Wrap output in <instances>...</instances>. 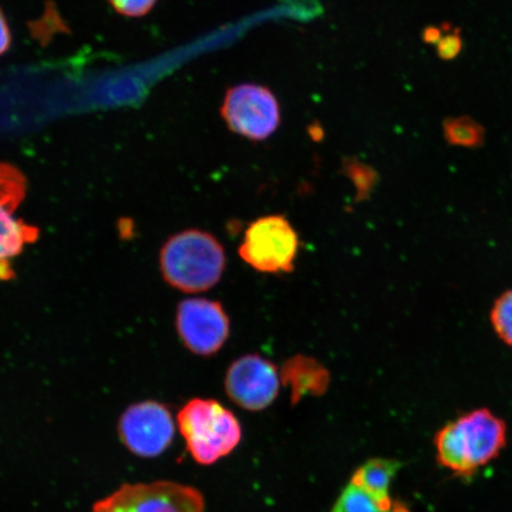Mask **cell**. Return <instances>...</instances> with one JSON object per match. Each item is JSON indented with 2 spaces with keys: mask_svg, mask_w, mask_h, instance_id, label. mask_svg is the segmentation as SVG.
Returning a JSON list of instances; mask_svg holds the SVG:
<instances>
[{
  "mask_svg": "<svg viewBox=\"0 0 512 512\" xmlns=\"http://www.w3.org/2000/svg\"><path fill=\"white\" fill-rule=\"evenodd\" d=\"M505 445L507 425L486 408L460 416L435 438L439 464L464 478L497 458Z\"/></svg>",
  "mask_w": 512,
  "mask_h": 512,
  "instance_id": "1",
  "label": "cell"
},
{
  "mask_svg": "<svg viewBox=\"0 0 512 512\" xmlns=\"http://www.w3.org/2000/svg\"><path fill=\"white\" fill-rule=\"evenodd\" d=\"M227 259L221 242L203 230H184L160 254L163 277L179 291L198 293L220 283Z\"/></svg>",
  "mask_w": 512,
  "mask_h": 512,
  "instance_id": "2",
  "label": "cell"
},
{
  "mask_svg": "<svg viewBox=\"0 0 512 512\" xmlns=\"http://www.w3.org/2000/svg\"><path fill=\"white\" fill-rule=\"evenodd\" d=\"M177 422L188 451L198 464H214L240 443L238 419L215 400L189 401L179 411Z\"/></svg>",
  "mask_w": 512,
  "mask_h": 512,
  "instance_id": "3",
  "label": "cell"
},
{
  "mask_svg": "<svg viewBox=\"0 0 512 512\" xmlns=\"http://www.w3.org/2000/svg\"><path fill=\"white\" fill-rule=\"evenodd\" d=\"M299 246L297 230L285 216L267 215L249 224L239 254L248 266L260 273H291Z\"/></svg>",
  "mask_w": 512,
  "mask_h": 512,
  "instance_id": "4",
  "label": "cell"
},
{
  "mask_svg": "<svg viewBox=\"0 0 512 512\" xmlns=\"http://www.w3.org/2000/svg\"><path fill=\"white\" fill-rule=\"evenodd\" d=\"M206 502L192 486L169 480L121 485L100 499L92 512H204Z\"/></svg>",
  "mask_w": 512,
  "mask_h": 512,
  "instance_id": "5",
  "label": "cell"
},
{
  "mask_svg": "<svg viewBox=\"0 0 512 512\" xmlns=\"http://www.w3.org/2000/svg\"><path fill=\"white\" fill-rule=\"evenodd\" d=\"M221 115L230 131L252 142H264L273 136L281 123L277 96L267 87L254 83L229 88L222 102Z\"/></svg>",
  "mask_w": 512,
  "mask_h": 512,
  "instance_id": "6",
  "label": "cell"
},
{
  "mask_svg": "<svg viewBox=\"0 0 512 512\" xmlns=\"http://www.w3.org/2000/svg\"><path fill=\"white\" fill-rule=\"evenodd\" d=\"M27 194V179L16 166L0 163V280L10 279V262L37 240L38 229L17 219Z\"/></svg>",
  "mask_w": 512,
  "mask_h": 512,
  "instance_id": "7",
  "label": "cell"
},
{
  "mask_svg": "<svg viewBox=\"0 0 512 512\" xmlns=\"http://www.w3.org/2000/svg\"><path fill=\"white\" fill-rule=\"evenodd\" d=\"M118 431L120 440L134 456L156 458L174 441L175 421L163 403L144 401L126 409Z\"/></svg>",
  "mask_w": 512,
  "mask_h": 512,
  "instance_id": "8",
  "label": "cell"
},
{
  "mask_svg": "<svg viewBox=\"0 0 512 512\" xmlns=\"http://www.w3.org/2000/svg\"><path fill=\"white\" fill-rule=\"evenodd\" d=\"M176 325L185 347L200 356L219 352L230 334L227 312L210 299L183 300L178 306Z\"/></svg>",
  "mask_w": 512,
  "mask_h": 512,
  "instance_id": "9",
  "label": "cell"
},
{
  "mask_svg": "<svg viewBox=\"0 0 512 512\" xmlns=\"http://www.w3.org/2000/svg\"><path fill=\"white\" fill-rule=\"evenodd\" d=\"M280 380L272 362L259 355H246L229 367L226 390L236 405L248 411H261L277 398Z\"/></svg>",
  "mask_w": 512,
  "mask_h": 512,
  "instance_id": "10",
  "label": "cell"
},
{
  "mask_svg": "<svg viewBox=\"0 0 512 512\" xmlns=\"http://www.w3.org/2000/svg\"><path fill=\"white\" fill-rule=\"evenodd\" d=\"M286 387H290L292 402L306 395H322L328 389L330 374L315 358L297 355L286 361L280 373Z\"/></svg>",
  "mask_w": 512,
  "mask_h": 512,
  "instance_id": "11",
  "label": "cell"
},
{
  "mask_svg": "<svg viewBox=\"0 0 512 512\" xmlns=\"http://www.w3.org/2000/svg\"><path fill=\"white\" fill-rule=\"evenodd\" d=\"M400 463L389 459H371L355 472L351 483L366 491L384 508H392L389 486L400 469Z\"/></svg>",
  "mask_w": 512,
  "mask_h": 512,
  "instance_id": "12",
  "label": "cell"
},
{
  "mask_svg": "<svg viewBox=\"0 0 512 512\" xmlns=\"http://www.w3.org/2000/svg\"><path fill=\"white\" fill-rule=\"evenodd\" d=\"M446 143L451 146L478 149L485 142V128L467 115L444 120Z\"/></svg>",
  "mask_w": 512,
  "mask_h": 512,
  "instance_id": "13",
  "label": "cell"
},
{
  "mask_svg": "<svg viewBox=\"0 0 512 512\" xmlns=\"http://www.w3.org/2000/svg\"><path fill=\"white\" fill-rule=\"evenodd\" d=\"M331 512H409L405 505L394 504L393 508H384L373 497L350 483L338 498Z\"/></svg>",
  "mask_w": 512,
  "mask_h": 512,
  "instance_id": "14",
  "label": "cell"
},
{
  "mask_svg": "<svg viewBox=\"0 0 512 512\" xmlns=\"http://www.w3.org/2000/svg\"><path fill=\"white\" fill-rule=\"evenodd\" d=\"M491 322L502 341L512 348V290L496 300L491 312Z\"/></svg>",
  "mask_w": 512,
  "mask_h": 512,
  "instance_id": "15",
  "label": "cell"
},
{
  "mask_svg": "<svg viewBox=\"0 0 512 512\" xmlns=\"http://www.w3.org/2000/svg\"><path fill=\"white\" fill-rule=\"evenodd\" d=\"M463 48L462 29L453 28L451 25L437 44V54L440 60L453 61L462 53Z\"/></svg>",
  "mask_w": 512,
  "mask_h": 512,
  "instance_id": "16",
  "label": "cell"
},
{
  "mask_svg": "<svg viewBox=\"0 0 512 512\" xmlns=\"http://www.w3.org/2000/svg\"><path fill=\"white\" fill-rule=\"evenodd\" d=\"M113 9L126 17H143L153 9L157 0H108Z\"/></svg>",
  "mask_w": 512,
  "mask_h": 512,
  "instance_id": "17",
  "label": "cell"
},
{
  "mask_svg": "<svg viewBox=\"0 0 512 512\" xmlns=\"http://www.w3.org/2000/svg\"><path fill=\"white\" fill-rule=\"evenodd\" d=\"M11 31L4 12L0 9V56H3L11 46Z\"/></svg>",
  "mask_w": 512,
  "mask_h": 512,
  "instance_id": "18",
  "label": "cell"
},
{
  "mask_svg": "<svg viewBox=\"0 0 512 512\" xmlns=\"http://www.w3.org/2000/svg\"><path fill=\"white\" fill-rule=\"evenodd\" d=\"M451 27L450 23H444L441 27H427L424 32H422V41L427 44H437L441 40V37L444 36L445 31Z\"/></svg>",
  "mask_w": 512,
  "mask_h": 512,
  "instance_id": "19",
  "label": "cell"
}]
</instances>
